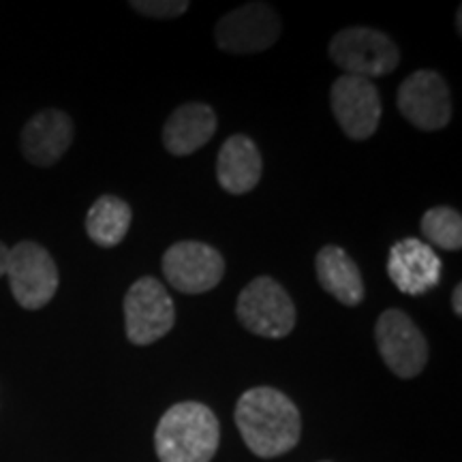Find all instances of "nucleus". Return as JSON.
<instances>
[{"label":"nucleus","mask_w":462,"mask_h":462,"mask_svg":"<svg viewBox=\"0 0 462 462\" xmlns=\"http://www.w3.org/2000/svg\"><path fill=\"white\" fill-rule=\"evenodd\" d=\"M217 114L206 103H184L165 120L161 140L173 157H189L198 152L217 133Z\"/></svg>","instance_id":"14"},{"label":"nucleus","mask_w":462,"mask_h":462,"mask_svg":"<svg viewBox=\"0 0 462 462\" xmlns=\"http://www.w3.org/2000/svg\"><path fill=\"white\" fill-rule=\"evenodd\" d=\"M236 426L246 448L259 458H276L291 452L302 435L296 402L268 385L246 390L238 398Z\"/></svg>","instance_id":"1"},{"label":"nucleus","mask_w":462,"mask_h":462,"mask_svg":"<svg viewBox=\"0 0 462 462\" xmlns=\"http://www.w3.org/2000/svg\"><path fill=\"white\" fill-rule=\"evenodd\" d=\"M374 340L381 360L396 377L411 379L424 371L429 362V343L409 315L388 309L379 315Z\"/></svg>","instance_id":"7"},{"label":"nucleus","mask_w":462,"mask_h":462,"mask_svg":"<svg viewBox=\"0 0 462 462\" xmlns=\"http://www.w3.org/2000/svg\"><path fill=\"white\" fill-rule=\"evenodd\" d=\"M332 114L349 140L364 142L374 135L381 120V97L371 79L340 75L330 88Z\"/></svg>","instance_id":"11"},{"label":"nucleus","mask_w":462,"mask_h":462,"mask_svg":"<svg viewBox=\"0 0 462 462\" xmlns=\"http://www.w3.org/2000/svg\"><path fill=\"white\" fill-rule=\"evenodd\" d=\"M236 315L248 332L262 338L289 337L298 317L287 289L270 276H257L242 289Z\"/></svg>","instance_id":"4"},{"label":"nucleus","mask_w":462,"mask_h":462,"mask_svg":"<svg viewBox=\"0 0 462 462\" xmlns=\"http://www.w3.org/2000/svg\"><path fill=\"white\" fill-rule=\"evenodd\" d=\"M443 263L437 251L420 238L398 240L390 248L388 274L398 291L424 296L441 282Z\"/></svg>","instance_id":"12"},{"label":"nucleus","mask_w":462,"mask_h":462,"mask_svg":"<svg viewBox=\"0 0 462 462\" xmlns=\"http://www.w3.org/2000/svg\"><path fill=\"white\" fill-rule=\"evenodd\" d=\"M421 236L443 251H460L462 246V217L449 206H437L424 212L420 223Z\"/></svg>","instance_id":"18"},{"label":"nucleus","mask_w":462,"mask_h":462,"mask_svg":"<svg viewBox=\"0 0 462 462\" xmlns=\"http://www.w3.org/2000/svg\"><path fill=\"white\" fill-rule=\"evenodd\" d=\"M330 58L345 75L356 78H383L401 62V50L385 32L368 26H349L330 42Z\"/></svg>","instance_id":"3"},{"label":"nucleus","mask_w":462,"mask_h":462,"mask_svg":"<svg viewBox=\"0 0 462 462\" xmlns=\"http://www.w3.org/2000/svg\"><path fill=\"white\" fill-rule=\"evenodd\" d=\"M131 7L142 15L157 17V20H170V17L187 14L190 5L187 0H133Z\"/></svg>","instance_id":"19"},{"label":"nucleus","mask_w":462,"mask_h":462,"mask_svg":"<svg viewBox=\"0 0 462 462\" xmlns=\"http://www.w3.org/2000/svg\"><path fill=\"white\" fill-rule=\"evenodd\" d=\"M7 259H9V246H5L0 242V276H5L7 273Z\"/></svg>","instance_id":"21"},{"label":"nucleus","mask_w":462,"mask_h":462,"mask_svg":"<svg viewBox=\"0 0 462 462\" xmlns=\"http://www.w3.org/2000/svg\"><path fill=\"white\" fill-rule=\"evenodd\" d=\"M282 24L265 3H248L229 11L215 26V42L227 54H257L281 39Z\"/></svg>","instance_id":"8"},{"label":"nucleus","mask_w":462,"mask_h":462,"mask_svg":"<svg viewBox=\"0 0 462 462\" xmlns=\"http://www.w3.org/2000/svg\"><path fill=\"white\" fill-rule=\"evenodd\" d=\"M221 426L204 402H178L167 409L154 430L161 462H210L215 458Z\"/></svg>","instance_id":"2"},{"label":"nucleus","mask_w":462,"mask_h":462,"mask_svg":"<svg viewBox=\"0 0 462 462\" xmlns=\"http://www.w3.org/2000/svg\"><path fill=\"white\" fill-rule=\"evenodd\" d=\"M133 221L131 206L116 195H103L86 215V234L101 248H112L125 240Z\"/></svg>","instance_id":"17"},{"label":"nucleus","mask_w":462,"mask_h":462,"mask_svg":"<svg viewBox=\"0 0 462 462\" xmlns=\"http://www.w3.org/2000/svg\"><path fill=\"white\" fill-rule=\"evenodd\" d=\"M315 273L319 285L345 306L362 304L364 279L357 263L337 245L323 246L315 257Z\"/></svg>","instance_id":"16"},{"label":"nucleus","mask_w":462,"mask_h":462,"mask_svg":"<svg viewBox=\"0 0 462 462\" xmlns=\"http://www.w3.org/2000/svg\"><path fill=\"white\" fill-rule=\"evenodd\" d=\"M396 106L420 131H439L452 120V92L437 71L421 69L398 86Z\"/></svg>","instance_id":"10"},{"label":"nucleus","mask_w":462,"mask_h":462,"mask_svg":"<svg viewBox=\"0 0 462 462\" xmlns=\"http://www.w3.org/2000/svg\"><path fill=\"white\" fill-rule=\"evenodd\" d=\"M73 120L62 109L37 112L22 129V154L28 163L50 167L65 157L73 143Z\"/></svg>","instance_id":"13"},{"label":"nucleus","mask_w":462,"mask_h":462,"mask_svg":"<svg viewBox=\"0 0 462 462\" xmlns=\"http://www.w3.org/2000/svg\"><path fill=\"white\" fill-rule=\"evenodd\" d=\"M11 293L15 302L26 310H39L51 302L56 296L58 265L48 248L37 242L24 240L9 248L7 273Z\"/></svg>","instance_id":"5"},{"label":"nucleus","mask_w":462,"mask_h":462,"mask_svg":"<svg viewBox=\"0 0 462 462\" xmlns=\"http://www.w3.org/2000/svg\"><path fill=\"white\" fill-rule=\"evenodd\" d=\"M163 276L180 293L198 296L223 281L225 259L217 248L198 240L176 242L161 259Z\"/></svg>","instance_id":"9"},{"label":"nucleus","mask_w":462,"mask_h":462,"mask_svg":"<svg viewBox=\"0 0 462 462\" xmlns=\"http://www.w3.org/2000/svg\"><path fill=\"white\" fill-rule=\"evenodd\" d=\"M263 161L255 142L246 135H231L218 150L217 178L229 195H246L262 180Z\"/></svg>","instance_id":"15"},{"label":"nucleus","mask_w":462,"mask_h":462,"mask_svg":"<svg viewBox=\"0 0 462 462\" xmlns=\"http://www.w3.org/2000/svg\"><path fill=\"white\" fill-rule=\"evenodd\" d=\"M452 309L456 315H462V285H456L454 287V293H452Z\"/></svg>","instance_id":"20"},{"label":"nucleus","mask_w":462,"mask_h":462,"mask_svg":"<svg viewBox=\"0 0 462 462\" xmlns=\"http://www.w3.org/2000/svg\"><path fill=\"white\" fill-rule=\"evenodd\" d=\"M176 323V306L163 282L143 276L125 296V332L133 345H152L170 334Z\"/></svg>","instance_id":"6"}]
</instances>
